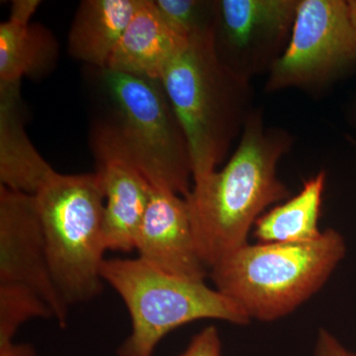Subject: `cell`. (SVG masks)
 Masks as SVG:
<instances>
[{
	"label": "cell",
	"instance_id": "6da1fadb",
	"mask_svg": "<svg viewBox=\"0 0 356 356\" xmlns=\"http://www.w3.org/2000/svg\"><path fill=\"white\" fill-rule=\"evenodd\" d=\"M294 143L284 129L267 127L264 112L257 108L222 168L194 180L184 198L199 254L209 271L248 245L255 222L269 207L291 197L277 170Z\"/></svg>",
	"mask_w": 356,
	"mask_h": 356
},
{
	"label": "cell",
	"instance_id": "7a4b0ae2",
	"mask_svg": "<svg viewBox=\"0 0 356 356\" xmlns=\"http://www.w3.org/2000/svg\"><path fill=\"white\" fill-rule=\"evenodd\" d=\"M214 35L188 40L161 79L188 143L193 181L228 161L257 109L252 81L222 62Z\"/></svg>",
	"mask_w": 356,
	"mask_h": 356
},
{
	"label": "cell",
	"instance_id": "3957f363",
	"mask_svg": "<svg viewBox=\"0 0 356 356\" xmlns=\"http://www.w3.org/2000/svg\"><path fill=\"white\" fill-rule=\"evenodd\" d=\"M346 254L341 234L327 229L313 242L245 245L210 269L218 291L250 320L286 317L321 289Z\"/></svg>",
	"mask_w": 356,
	"mask_h": 356
},
{
	"label": "cell",
	"instance_id": "277c9868",
	"mask_svg": "<svg viewBox=\"0 0 356 356\" xmlns=\"http://www.w3.org/2000/svg\"><path fill=\"white\" fill-rule=\"evenodd\" d=\"M54 280L69 304L86 303L102 292L104 189L96 172H57L35 194Z\"/></svg>",
	"mask_w": 356,
	"mask_h": 356
},
{
	"label": "cell",
	"instance_id": "5b68a950",
	"mask_svg": "<svg viewBox=\"0 0 356 356\" xmlns=\"http://www.w3.org/2000/svg\"><path fill=\"white\" fill-rule=\"evenodd\" d=\"M102 276L121 297L131 318V332L118 356H154L170 332L196 321L250 322L240 307L205 281L170 275L139 257L105 259Z\"/></svg>",
	"mask_w": 356,
	"mask_h": 356
},
{
	"label": "cell",
	"instance_id": "8992f818",
	"mask_svg": "<svg viewBox=\"0 0 356 356\" xmlns=\"http://www.w3.org/2000/svg\"><path fill=\"white\" fill-rule=\"evenodd\" d=\"M102 77L118 116L114 126L140 173L153 187L188 195V143L161 81L109 70H102Z\"/></svg>",
	"mask_w": 356,
	"mask_h": 356
},
{
	"label": "cell",
	"instance_id": "52a82bcc",
	"mask_svg": "<svg viewBox=\"0 0 356 356\" xmlns=\"http://www.w3.org/2000/svg\"><path fill=\"white\" fill-rule=\"evenodd\" d=\"M356 69V29L348 1L299 0L291 38L267 74L264 91L321 95Z\"/></svg>",
	"mask_w": 356,
	"mask_h": 356
},
{
	"label": "cell",
	"instance_id": "ba28073f",
	"mask_svg": "<svg viewBox=\"0 0 356 356\" xmlns=\"http://www.w3.org/2000/svg\"><path fill=\"white\" fill-rule=\"evenodd\" d=\"M299 0H219L215 48L224 64L252 81L268 74L291 38Z\"/></svg>",
	"mask_w": 356,
	"mask_h": 356
},
{
	"label": "cell",
	"instance_id": "9c48e42d",
	"mask_svg": "<svg viewBox=\"0 0 356 356\" xmlns=\"http://www.w3.org/2000/svg\"><path fill=\"white\" fill-rule=\"evenodd\" d=\"M0 284L28 288L65 327L70 306L51 274L36 198L0 185Z\"/></svg>",
	"mask_w": 356,
	"mask_h": 356
},
{
	"label": "cell",
	"instance_id": "30bf717a",
	"mask_svg": "<svg viewBox=\"0 0 356 356\" xmlns=\"http://www.w3.org/2000/svg\"><path fill=\"white\" fill-rule=\"evenodd\" d=\"M91 147L95 172L104 189L105 247L128 254L135 250L153 186L134 163L114 125L98 126L93 131Z\"/></svg>",
	"mask_w": 356,
	"mask_h": 356
},
{
	"label": "cell",
	"instance_id": "8fae6325",
	"mask_svg": "<svg viewBox=\"0 0 356 356\" xmlns=\"http://www.w3.org/2000/svg\"><path fill=\"white\" fill-rule=\"evenodd\" d=\"M135 250L143 261L170 275L205 281L209 274L199 254L186 200L168 189L152 188Z\"/></svg>",
	"mask_w": 356,
	"mask_h": 356
},
{
	"label": "cell",
	"instance_id": "7c38bea8",
	"mask_svg": "<svg viewBox=\"0 0 356 356\" xmlns=\"http://www.w3.org/2000/svg\"><path fill=\"white\" fill-rule=\"evenodd\" d=\"M187 42L166 24L154 0H139L105 70L161 81Z\"/></svg>",
	"mask_w": 356,
	"mask_h": 356
},
{
	"label": "cell",
	"instance_id": "4fadbf2b",
	"mask_svg": "<svg viewBox=\"0 0 356 356\" xmlns=\"http://www.w3.org/2000/svg\"><path fill=\"white\" fill-rule=\"evenodd\" d=\"M20 84L0 83V182L11 191L35 195L55 170L26 133Z\"/></svg>",
	"mask_w": 356,
	"mask_h": 356
},
{
	"label": "cell",
	"instance_id": "5bb4252c",
	"mask_svg": "<svg viewBox=\"0 0 356 356\" xmlns=\"http://www.w3.org/2000/svg\"><path fill=\"white\" fill-rule=\"evenodd\" d=\"M39 0H15L8 19L0 25V83H21L41 76L57 58V43L46 28L30 21Z\"/></svg>",
	"mask_w": 356,
	"mask_h": 356
},
{
	"label": "cell",
	"instance_id": "9a60e30c",
	"mask_svg": "<svg viewBox=\"0 0 356 356\" xmlns=\"http://www.w3.org/2000/svg\"><path fill=\"white\" fill-rule=\"evenodd\" d=\"M139 0H84L70 27L67 46L72 57L105 70Z\"/></svg>",
	"mask_w": 356,
	"mask_h": 356
},
{
	"label": "cell",
	"instance_id": "2e32d148",
	"mask_svg": "<svg viewBox=\"0 0 356 356\" xmlns=\"http://www.w3.org/2000/svg\"><path fill=\"white\" fill-rule=\"evenodd\" d=\"M327 175L321 170L304 180L301 191L267 210L255 222L252 236L257 243H301L322 236L318 228Z\"/></svg>",
	"mask_w": 356,
	"mask_h": 356
},
{
	"label": "cell",
	"instance_id": "e0dca14e",
	"mask_svg": "<svg viewBox=\"0 0 356 356\" xmlns=\"http://www.w3.org/2000/svg\"><path fill=\"white\" fill-rule=\"evenodd\" d=\"M166 24L185 40L215 34L219 0H156Z\"/></svg>",
	"mask_w": 356,
	"mask_h": 356
},
{
	"label": "cell",
	"instance_id": "ac0fdd59",
	"mask_svg": "<svg viewBox=\"0 0 356 356\" xmlns=\"http://www.w3.org/2000/svg\"><path fill=\"white\" fill-rule=\"evenodd\" d=\"M38 318H54L38 295L18 285L0 284V344L13 341L21 325Z\"/></svg>",
	"mask_w": 356,
	"mask_h": 356
},
{
	"label": "cell",
	"instance_id": "d6986e66",
	"mask_svg": "<svg viewBox=\"0 0 356 356\" xmlns=\"http://www.w3.org/2000/svg\"><path fill=\"white\" fill-rule=\"evenodd\" d=\"M179 356H222V341L215 325L204 327L192 337L186 350Z\"/></svg>",
	"mask_w": 356,
	"mask_h": 356
},
{
	"label": "cell",
	"instance_id": "ffe728a7",
	"mask_svg": "<svg viewBox=\"0 0 356 356\" xmlns=\"http://www.w3.org/2000/svg\"><path fill=\"white\" fill-rule=\"evenodd\" d=\"M315 356H356V353L346 348L331 332L321 329L316 341Z\"/></svg>",
	"mask_w": 356,
	"mask_h": 356
},
{
	"label": "cell",
	"instance_id": "44dd1931",
	"mask_svg": "<svg viewBox=\"0 0 356 356\" xmlns=\"http://www.w3.org/2000/svg\"><path fill=\"white\" fill-rule=\"evenodd\" d=\"M0 356H38L36 350L29 343L14 341L0 344Z\"/></svg>",
	"mask_w": 356,
	"mask_h": 356
},
{
	"label": "cell",
	"instance_id": "7402d4cb",
	"mask_svg": "<svg viewBox=\"0 0 356 356\" xmlns=\"http://www.w3.org/2000/svg\"><path fill=\"white\" fill-rule=\"evenodd\" d=\"M348 7L351 23H353V25L355 26L356 29V0H348Z\"/></svg>",
	"mask_w": 356,
	"mask_h": 356
},
{
	"label": "cell",
	"instance_id": "603a6c76",
	"mask_svg": "<svg viewBox=\"0 0 356 356\" xmlns=\"http://www.w3.org/2000/svg\"><path fill=\"white\" fill-rule=\"evenodd\" d=\"M353 123H355L356 125V105L355 106V108H353Z\"/></svg>",
	"mask_w": 356,
	"mask_h": 356
}]
</instances>
